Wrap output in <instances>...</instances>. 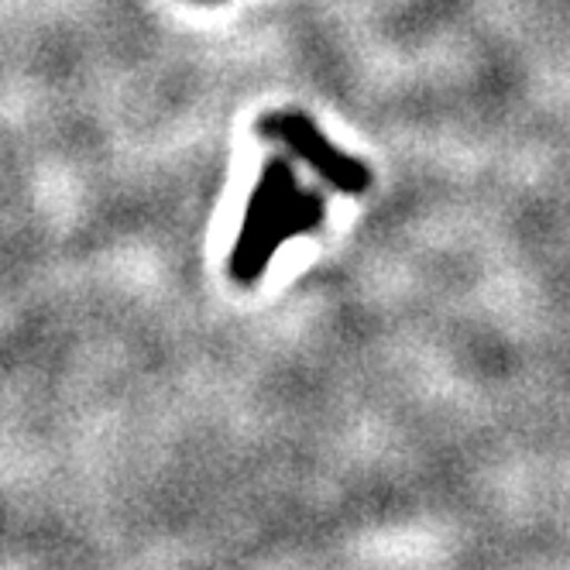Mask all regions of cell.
Here are the masks:
<instances>
[{
  "label": "cell",
  "instance_id": "obj_1",
  "mask_svg": "<svg viewBox=\"0 0 570 570\" xmlns=\"http://www.w3.org/2000/svg\"><path fill=\"white\" fill-rule=\"evenodd\" d=\"M323 217V199L299 186L289 161L272 158L244 207V224L230 252V275L240 285L258 282L282 244L320 227Z\"/></svg>",
  "mask_w": 570,
  "mask_h": 570
},
{
  "label": "cell",
  "instance_id": "obj_2",
  "mask_svg": "<svg viewBox=\"0 0 570 570\" xmlns=\"http://www.w3.org/2000/svg\"><path fill=\"white\" fill-rule=\"evenodd\" d=\"M258 135H262L265 141L285 145L299 161H306V166H309L323 183H331L337 193L357 196V193L368 189V183H372L368 166H364L361 158L344 155L334 141H327V135H323L306 114H289V110L268 114V117H262Z\"/></svg>",
  "mask_w": 570,
  "mask_h": 570
}]
</instances>
